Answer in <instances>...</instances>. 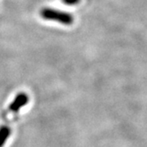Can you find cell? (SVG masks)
<instances>
[{
	"label": "cell",
	"instance_id": "1",
	"mask_svg": "<svg viewBox=\"0 0 147 147\" xmlns=\"http://www.w3.org/2000/svg\"><path fill=\"white\" fill-rule=\"evenodd\" d=\"M41 16L45 20H54L64 25H71L74 22V17L72 14L51 8H44L41 11Z\"/></svg>",
	"mask_w": 147,
	"mask_h": 147
},
{
	"label": "cell",
	"instance_id": "3",
	"mask_svg": "<svg viewBox=\"0 0 147 147\" xmlns=\"http://www.w3.org/2000/svg\"><path fill=\"white\" fill-rule=\"evenodd\" d=\"M11 135V129L7 126L0 127V147H3Z\"/></svg>",
	"mask_w": 147,
	"mask_h": 147
},
{
	"label": "cell",
	"instance_id": "2",
	"mask_svg": "<svg viewBox=\"0 0 147 147\" xmlns=\"http://www.w3.org/2000/svg\"><path fill=\"white\" fill-rule=\"evenodd\" d=\"M28 100H29V98L27 94L23 93V92H20L15 97L13 101L10 104L8 109L12 113H17L20 110V108L26 106V105L28 103Z\"/></svg>",
	"mask_w": 147,
	"mask_h": 147
},
{
	"label": "cell",
	"instance_id": "4",
	"mask_svg": "<svg viewBox=\"0 0 147 147\" xmlns=\"http://www.w3.org/2000/svg\"><path fill=\"white\" fill-rule=\"evenodd\" d=\"M81 0H63V2H64L66 5H77Z\"/></svg>",
	"mask_w": 147,
	"mask_h": 147
}]
</instances>
